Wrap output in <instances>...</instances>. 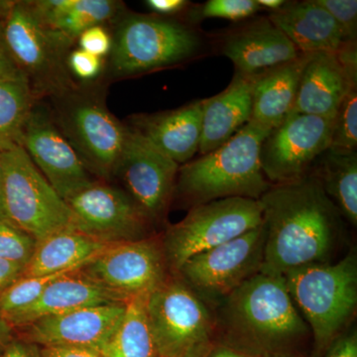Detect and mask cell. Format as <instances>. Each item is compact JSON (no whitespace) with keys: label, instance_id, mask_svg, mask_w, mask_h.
Here are the masks:
<instances>
[{"label":"cell","instance_id":"cell-7","mask_svg":"<svg viewBox=\"0 0 357 357\" xmlns=\"http://www.w3.org/2000/svg\"><path fill=\"white\" fill-rule=\"evenodd\" d=\"M159 357H203L218 342L215 312L175 274L147 296Z\"/></svg>","mask_w":357,"mask_h":357},{"label":"cell","instance_id":"cell-48","mask_svg":"<svg viewBox=\"0 0 357 357\" xmlns=\"http://www.w3.org/2000/svg\"><path fill=\"white\" fill-rule=\"evenodd\" d=\"M13 1H0V18L6 20L9 9L13 6Z\"/></svg>","mask_w":357,"mask_h":357},{"label":"cell","instance_id":"cell-11","mask_svg":"<svg viewBox=\"0 0 357 357\" xmlns=\"http://www.w3.org/2000/svg\"><path fill=\"white\" fill-rule=\"evenodd\" d=\"M65 96L67 102L56 123L82 159L89 173L102 178L114 177L128 126H123L98 98Z\"/></svg>","mask_w":357,"mask_h":357},{"label":"cell","instance_id":"cell-4","mask_svg":"<svg viewBox=\"0 0 357 357\" xmlns=\"http://www.w3.org/2000/svg\"><path fill=\"white\" fill-rule=\"evenodd\" d=\"M283 277L291 299L311 331L314 356H323L356 316V249L338 262L297 268Z\"/></svg>","mask_w":357,"mask_h":357},{"label":"cell","instance_id":"cell-23","mask_svg":"<svg viewBox=\"0 0 357 357\" xmlns=\"http://www.w3.org/2000/svg\"><path fill=\"white\" fill-rule=\"evenodd\" d=\"M126 302L98 285L79 270L52 282L38 300L6 319L13 328H24L37 319L75 311L82 307Z\"/></svg>","mask_w":357,"mask_h":357},{"label":"cell","instance_id":"cell-31","mask_svg":"<svg viewBox=\"0 0 357 357\" xmlns=\"http://www.w3.org/2000/svg\"><path fill=\"white\" fill-rule=\"evenodd\" d=\"M188 9V18L192 24L206 18H223L241 21L255 15L262 8L256 0H208L199 6Z\"/></svg>","mask_w":357,"mask_h":357},{"label":"cell","instance_id":"cell-29","mask_svg":"<svg viewBox=\"0 0 357 357\" xmlns=\"http://www.w3.org/2000/svg\"><path fill=\"white\" fill-rule=\"evenodd\" d=\"M121 2L112 0H72L64 15L51 28L75 42L89 28L121 15Z\"/></svg>","mask_w":357,"mask_h":357},{"label":"cell","instance_id":"cell-19","mask_svg":"<svg viewBox=\"0 0 357 357\" xmlns=\"http://www.w3.org/2000/svg\"><path fill=\"white\" fill-rule=\"evenodd\" d=\"M202 122L203 100H198L176 109L134 115L129 128L181 166L199 152Z\"/></svg>","mask_w":357,"mask_h":357},{"label":"cell","instance_id":"cell-35","mask_svg":"<svg viewBox=\"0 0 357 357\" xmlns=\"http://www.w3.org/2000/svg\"><path fill=\"white\" fill-rule=\"evenodd\" d=\"M68 68L70 75L77 79L91 81L100 76L102 70V59L81 49H76L69 54Z\"/></svg>","mask_w":357,"mask_h":357},{"label":"cell","instance_id":"cell-16","mask_svg":"<svg viewBox=\"0 0 357 357\" xmlns=\"http://www.w3.org/2000/svg\"><path fill=\"white\" fill-rule=\"evenodd\" d=\"M21 146L65 201L95 181L55 119L41 107L30 114Z\"/></svg>","mask_w":357,"mask_h":357},{"label":"cell","instance_id":"cell-13","mask_svg":"<svg viewBox=\"0 0 357 357\" xmlns=\"http://www.w3.org/2000/svg\"><path fill=\"white\" fill-rule=\"evenodd\" d=\"M74 227L107 244L141 241L154 236V223L124 190L93 181L66 199Z\"/></svg>","mask_w":357,"mask_h":357},{"label":"cell","instance_id":"cell-42","mask_svg":"<svg viewBox=\"0 0 357 357\" xmlns=\"http://www.w3.org/2000/svg\"><path fill=\"white\" fill-rule=\"evenodd\" d=\"M24 269L25 266L17 263L0 260V296L23 276Z\"/></svg>","mask_w":357,"mask_h":357},{"label":"cell","instance_id":"cell-40","mask_svg":"<svg viewBox=\"0 0 357 357\" xmlns=\"http://www.w3.org/2000/svg\"><path fill=\"white\" fill-rule=\"evenodd\" d=\"M145 3L155 15L163 17L177 15L187 11L191 6V2L185 0H147Z\"/></svg>","mask_w":357,"mask_h":357},{"label":"cell","instance_id":"cell-36","mask_svg":"<svg viewBox=\"0 0 357 357\" xmlns=\"http://www.w3.org/2000/svg\"><path fill=\"white\" fill-rule=\"evenodd\" d=\"M77 40L79 49L102 59L112 51V36L102 25L89 28Z\"/></svg>","mask_w":357,"mask_h":357},{"label":"cell","instance_id":"cell-32","mask_svg":"<svg viewBox=\"0 0 357 357\" xmlns=\"http://www.w3.org/2000/svg\"><path fill=\"white\" fill-rule=\"evenodd\" d=\"M330 148L344 151H356L357 86L349 91L338 107L333 121Z\"/></svg>","mask_w":357,"mask_h":357},{"label":"cell","instance_id":"cell-17","mask_svg":"<svg viewBox=\"0 0 357 357\" xmlns=\"http://www.w3.org/2000/svg\"><path fill=\"white\" fill-rule=\"evenodd\" d=\"M126 303L82 307L45 317L24 326L28 340L37 347L72 345L102 351L126 311Z\"/></svg>","mask_w":357,"mask_h":357},{"label":"cell","instance_id":"cell-33","mask_svg":"<svg viewBox=\"0 0 357 357\" xmlns=\"http://www.w3.org/2000/svg\"><path fill=\"white\" fill-rule=\"evenodd\" d=\"M37 241L7 220H0V260L26 265L31 259Z\"/></svg>","mask_w":357,"mask_h":357},{"label":"cell","instance_id":"cell-38","mask_svg":"<svg viewBox=\"0 0 357 357\" xmlns=\"http://www.w3.org/2000/svg\"><path fill=\"white\" fill-rule=\"evenodd\" d=\"M41 357H103L96 349L72 345H50L39 347Z\"/></svg>","mask_w":357,"mask_h":357},{"label":"cell","instance_id":"cell-47","mask_svg":"<svg viewBox=\"0 0 357 357\" xmlns=\"http://www.w3.org/2000/svg\"><path fill=\"white\" fill-rule=\"evenodd\" d=\"M0 220H7L6 202H4L3 176L0 166Z\"/></svg>","mask_w":357,"mask_h":357},{"label":"cell","instance_id":"cell-21","mask_svg":"<svg viewBox=\"0 0 357 357\" xmlns=\"http://www.w3.org/2000/svg\"><path fill=\"white\" fill-rule=\"evenodd\" d=\"M255 76L234 73L222 93L203 100L199 153L208 154L227 142L250 121Z\"/></svg>","mask_w":357,"mask_h":357},{"label":"cell","instance_id":"cell-9","mask_svg":"<svg viewBox=\"0 0 357 357\" xmlns=\"http://www.w3.org/2000/svg\"><path fill=\"white\" fill-rule=\"evenodd\" d=\"M7 220L37 241L74 227L65 199L18 146L0 154Z\"/></svg>","mask_w":357,"mask_h":357},{"label":"cell","instance_id":"cell-22","mask_svg":"<svg viewBox=\"0 0 357 357\" xmlns=\"http://www.w3.org/2000/svg\"><path fill=\"white\" fill-rule=\"evenodd\" d=\"M268 20L305 55L335 53L345 41L340 26L316 0L286 1Z\"/></svg>","mask_w":357,"mask_h":357},{"label":"cell","instance_id":"cell-46","mask_svg":"<svg viewBox=\"0 0 357 357\" xmlns=\"http://www.w3.org/2000/svg\"><path fill=\"white\" fill-rule=\"evenodd\" d=\"M256 2L262 9L266 8L268 10L271 11V13L279 10L286 3V1H284V0H256Z\"/></svg>","mask_w":357,"mask_h":357},{"label":"cell","instance_id":"cell-1","mask_svg":"<svg viewBox=\"0 0 357 357\" xmlns=\"http://www.w3.org/2000/svg\"><path fill=\"white\" fill-rule=\"evenodd\" d=\"M265 232L260 273L281 276L297 268L330 262L344 217L314 172L272 185L258 199Z\"/></svg>","mask_w":357,"mask_h":357},{"label":"cell","instance_id":"cell-6","mask_svg":"<svg viewBox=\"0 0 357 357\" xmlns=\"http://www.w3.org/2000/svg\"><path fill=\"white\" fill-rule=\"evenodd\" d=\"M11 55L37 98L76 91L68 68L74 41L40 20L30 1H13L4 20Z\"/></svg>","mask_w":357,"mask_h":357},{"label":"cell","instance_id":"cell-34","mask_svg":"<svg viewBox=\"0 0 357 357\" xmlns=\"http://www.w3.org/2000/svg\"><path fill=\"white\" fill-rule=\"evenodd\" d=\"M340 26L345 41L357 40L356 0H316Z\"/></svg>","mask_w":357,"mask_h":357},{"label":"cell","instance_id":"cell-41","mask_svg":"<svg viewBox=\"0 0 357 357\" xmlns=\"http://www.w3.org/2000/svg\"><path fill=\"white\" fill-rule=\"evenodd\" d=\"M335 54L345 72L357 83V41H344Z\"/></svg>","mask_w":357,"mask_h":357},{"label":"cell","instance_id":"cell-24","mask_svg":"<svg viewBox=\"0 0 357 357\" xmlns=\"http://www.w3.org/2000/svg\"><path fill=\"white\" fill-rule=\"evenodd\" d=\"M307 57L302 54L255 76L250 121L272 130L292 114Z\"/></svg>","mask_w":357,"mask_h":357},{"label":"cell","instance_id":"cell-10","mask_svg":"<svg viewBox=\"0 0 357 357\" xmlns=\"http://www.w3.org/2000/svg\"><path fill=\"white\" fill-rule=\"evenodd\" d=\"M264 244L261 225L229 243L192 256L175 275L213 311L230 294L260 273Z\"/></svg>","mask_w":357,"mask_h":357},{"label":"cell","instance_id":"cell-20","mask_svg":"<svg viewBox=\"0 0 357 357\" xmlns=\"http://www.w3.org/2000/svg\"><path fill=\"white\" fill-rule=\"evenodd\" d=\"M356 86L335 52L307 55L292 114L335 119L340 103Z\"/></svg>","mask_w":357,"mask_h":357},{"label":"cell","instance_id":"cell-37","mask_svg":"<svg viewBox=\"0 0 357 357\" xmlns=\"http://www.w3.org/2000/svg\"><path fill=\"white\" fill-rule=\"evenodd\" d=\"M325 357H357L356 328L347 330L340 335L324 354Z\"/></svg>","mask_w":357,"mask_h":357},{"label":"cell","instance_id":"cell-44","mask_svg":"<svg viewBox=\"0 0 357 357\" xmlns=\"http://www.w3.org/2000/svg\"><path fill=\"white\" fill-rule=\"evenodd\" d=\"M203 357H250L243 352L231 349L227 345L217 342Z\"/></svg>","mask_w":357,"mask_h":357},{"label":"cell","instance_id":"cell-27","mask_svg":"<svg viewBox=\"0 0 357 357\" xmlns=\"http://www.w3.org/2000/svg\"><path fill=\"white\" fill-rule=\"evenodd\" d=\"M147 296L126 301V311L109 342L103 357H159L146 310Z\"/></svg>","mask_w":357,"mask_h":357},{"label":"cell","instance_id":"cell-30","mask_svg":"<svg viewBox=\"0 0 357 357\" xmlns=\"http://www.w3.org/2000/svg\"><path fill=\"white\" fill-rule=\"evenodd\" d=\"M70 272L74 271L45 276L21 277L0 296V317L6 321L9 317L34 304L52 282Z\"/></svg>","mask_w":357,"mask_h":357},{"label":"cell","instance_id":"cell-43","mask_svg":"<svg viewBox=\"0 0 357 357\" xmlns=\"http://www.w3.org/2000/svg\"><path fill=\"white\" fill-rule=\"evenodd\" d=\"M0 357H41L39 347L31 342L10 340Z\"/></svg>","mask_w":357,"mask_h":357},{"label":"cell","instance_id":"cell-18","mask_svg":"<svg viewBox=\"0 0 357 357\" xmlns=\"http://www.w3.org/2000/svg\"><path fill=\"white\" fill-rule=\"evenodd\" d=\"M222 52L236 72L245 76H256L302 55L268 18L250 21L225 35Z\"/></svg>","mask_w":357,"mask_h":357},{"label":"cell","instance_id":"cell-15","mask_svg":"<svg viewBox=\"0 0 357 357\" xmlns=\"http://www.w3.org/2000/svg\"><path fill=\"white\" fill-rule=\"evenodd\" d=\"M180 165L129 128L114 177L155 225L165 222Z\"/></svg>","mask_w":357,"mask_h":357},{"label":"cell","instance_id":"cell-25","mask_svg":"<svg viewBox=\"0 0 357 357\" xmlns=\"http://www.w3.org/2000/svg\"><path fill=\"white\" fill-rule=\"evenodd\" d=\"M107 244L100 243L75 229L59 230L37 241L23 277L76 271L100 255Z\"/></svg>","mask_w":357,"mask_h":357},{"label":"cell","instance_id":"cell-45","mask_svg":"<svg viewBox=\"0 0 357 357\" xmlns=\"http://www.w3.org/2000/svg\"><path fill=\"white\" fill-rule=\"evenodd\" d=\"M13 328L8 323L0 317V354L6 349V345L10 342L13 338Z\"/></svg>","mask_w":357,"mask_h":357},{"label":"cell","instance_id":"cell-28","mask_svg":"<svg viewBox=\"0 0 357 357\" xmlns=\"http://www.w3.org/2000/svg\"><path fill=\"white\" fill-rule=\"evenodd\" d=\"M36 100L24 75L0 79V154L21 146Z\"/></svg>","mask_w":357,"mask_h":357},{"label":"cell","instance_id":"cell-2","mask_svg":"<svg viewBox=\"0 0 357 357\" xmlns=\"http://www.w3.org/2000/svg\"><path fill=\"white\" fill-rule=\"evenodd\" d=\"M218 342L250 357H295L312 337L285 279L258 273L215 310Z\"/></svg>","mask_w":357,"mask_h":357},{"label":"cell","instance_id":"cell-14","mask_svg":"<svg viewBox=\"0 0 357 357\" xmlns=\"http://www.w3.org/2000/svg\"><path fill=\"white\" fill-rule=\"evenodd\" d=\"M335 119L291 114L263 141L260 163L271 185L295 182L311 172L331 147Z\"/></svg>","mask_w":357,"mask_h":357},{"label":"cell","instance_id":"cell-8","mask_svg":"<svg viewBox=\"0 0 357 357\" xmlns=\"http://www.w3.org/2000/svg\"><path fill=\"white\" fill-rule=\"evenodd\" d=\"M261 225V206L255 199L229 198L192 206L181 222L169 225L161 236L170 273H177L192 256L229 243Z\"/></svg>","mask_w":357,"mask_h":357},{"label":"cell","instance_id":"cell-3","mask_svg":"<svg viewBox=\"0 0 357 357\" xmlns=\"http://www.w3.org/2000/svg\"><path fill=\"white\" fill-rule=\"evenodd\" d=\"M270 131L249 121L222 146L181 165L174 199L188 208L229 198L258 201L272 185L260 163Z\"/></svg>","mask_w":357,"mask_h":357},{"label":"cell","instance_id":"cell-26","mask_svg":"<svg viewBox=\"0 0 357 357\" xmlns=\"http://www.w3.org/2000/svg\"><path fill=\"white\" fill-rule=\"evenodd\" d=\"M326 194L352 227L357 225L356 151L328 150L312 168Z\"/></svg>","mask_w":357,"mask_h":357},{"label":"cell","instance_id":"cell-5","mask_svg":"<svg viewBox=\"0 0 357 357\" xmlns=\"http://www.w3.org/2000/svg\"><path fill=\"white\" fill-rule=\"evenodd\" d=\"M203 52V38L185 23L159 15L126 14L110 51L115 76L128 77L181 64Z\"/></svg>","mask_w":357,"mask_h":357},{"label":"cell","instance_id":"cell-12","mask_svg":"<svg viewBox=\"0 0 357 357\" xmlns=\"http://www.w3.org/2000/svg\"><path fill=\"white\" fill-rule=\"evenodd\" d=\"M79 271L124 301L149 295L171 275L157 236L110 244Z\"/></svg>","mask_w":357,"mask_h":357},{"label":"cell","instance_id":"cell-39","mask_svg":"<svg viewBox=\"0 0 357 357\" xmlns=\"http://www.w3.org/2000/svg\"><path fill=\"white\" fill-rule=\"evenodd\" d=\"M22 74L16 65L7 45L6 33H4V20L0 18V79L13 77Z\"/></svg>","mask_w":357,"mask_h":357}]
</instances>
